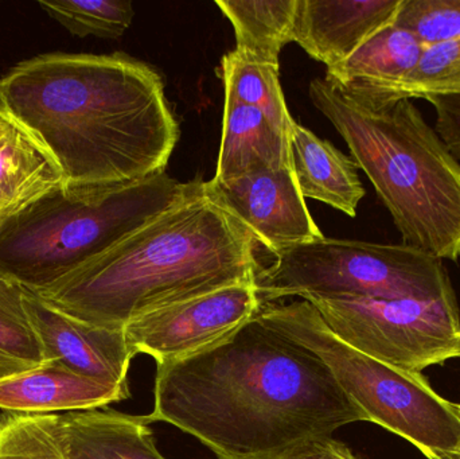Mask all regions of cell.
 <instances>
[{
    "label": "cell",
    "instance_id": "5b68a950",
    "mask_svg": "<svg viewBox=\"0 0 460 459\" xmlns=\"http://www.w3.org/2000/svg\"><path fill=\"white\" fill-rule=\"evenodd\" d=\"M164 174L120 186L58 183L0 224V277L40 293L182 199Z\"/></svg>",
    "mask_w": 460,
    "mask_h": 459
},
{
    "label": "cell",
    "instance_id": "277c9868",
    "mask_svg": "<svg viewBox=\"0 0 460 459\" xmlns=\"http://www.w3.org/2000/svg\"><path fill=\"white\" fill-rule=\"evenodd\" d=\"M311 102L343 137L411 245L440 260L460 258V163L411 100L377 110L341 93L326 78Z\"/></svg>",
    "mask_w": 460,
    "mask_h": 459
},
{
    "label": "cell",
    "instance_id": "ffe728a7",
    "mask_svg": "<svg viewBox=\"0 0 460 459\" xmlns=\"http://www.w3.org/2000/svg\"><path fill=\"white\" fill-rule=\"evenodd\" d=\"M45 363V353L27 314L23 288L0 277V380Z\"/></svg>",
    "mask_w": 460,
    "mask_h": 459
},
{
    "label": "cell",
    "instance_id": "44dd1931",
    "mask_svg": "<svg viewBox=\"0 0 460 459\" xmlns=\"http://www.w3.org/2000/svg\"><path fill=\"white\" fill-rule=\"evenodd\" d=\"M0 459H69L61 415H0Z\"/></svg>",
    "mask_w": 460,
    "mask_h": 459
},
{
    "label": "cell",
    "instance_id": "e0dca14e",
    "mask_svg": "<svg viewBox=\"0 0 460 459\" xmlns=\"http://www.w3.org/2000/svg\"><path fill=\"white\" fill-rule=\"evenodd\" d=\"M61 420L69 459H167L145 417L104 407L65 412Z\"/></svg>",
    "mask_w": 460,
    "mask_h": 459
},
{
    "label": "cell",
    "instance_id": "2e32d148",
    "mask_svg": "<svg viewBox=\"0 0 460 459\" xmlns=\"http://www.w3.org/2000/svg\"><path fill=\"white\" fill-rule=\"evenodd\" d=\"M292 169L289 137L256 108L226 99L223 137L213 180L228 181L260 170Z\"/></svg>",
    "mask_w": 460,
    "mask_h": 459
},
{
    "label": "cell",
    "instance_id": "7c38bea8",
    "mask_svg": "<svg viewBox=\"0 0 460 459\" xmlns=\"http://www.w3.org/2000/svg\"><path fill=\"white\" fill-rule=\"evenodd\" d=\"M402 0H297L294 42L327 67L394 24Z\"/></svg>",
    "mask_w": 460,
    "mask_h": 459
},
{
    "label": "cell",
    "instance_id": "7a4b0ae2",
    "mask_svg": "<svg viewBox=\"0 0 460 459\" xmlns=\"http://www.w3.org/2000/svg\"><path fill=\"white\" fill-rule=\"evenodd\" d=\"M0 113L67 185H131L164 174L180 140L161 73L126 53L19 62L0 78Z\"/></svg>",
    "mask_w": 460,
    "mask_h": 459
},
{
    "label": "cell",
    "instance_id": "8fae6325",
    "mask_svg": "<svg viewBox=\"0 0 460 459\" xmlns=\"http://www.w3.org/2000/svg\"><path fill=\"white\" fill-rule=\"evenodd\" d=\"M23 301L45 361H54L81 376L129 391L127 376L135 356L123 329L102 328L75 320L26 288Z\"/></svg>",
    "mask_w": 460,
    "mask_h": 459
},
{
    "label": "cell",
    "instance_id": "5bb4252c",
    "mask_svg": "<svg viewBox=\"0 0 460 459\" xmlns=\"http://www.w3.org/2000/svg\"><path fill=\"white\" fill-rule=\"evenodd\" d=\"M127 398L128 390L81 376L54 361L0 380V409L11 412L84 411L104 409Z\"/></svg>",
    "mask_w": 460,
    "mask_h": 459
},
{
    "label": "cell",
    "instance_id": "d4e9b609",
    "mask_svg": "<svg viewBox=\"0 0 460 459\" xmlns=\"http://www.w3.org/2000/svg\"><path fill=\"white\" fill-rule=\"evenodd\" d=\"M426 100L437 112L435 131L460 163V93L438 94Z\"/></svg>",
    "mask_w": 460,
    "mask_h": 459
},
{
    "label": "cell",
    "instance_id": "484cf974",
    "mask_svg": "<svg viewBox=\"0 0 460 459\" xmlns=\"http://www.w3.org/2000/svg\"><path fill=\"white\" fill-rule=\"evenodd\" d=\"M284 459H359L342 442L324 437L313 439Z\"/></svg>",
    "mask_w": 460,
    "mask_h": 459
},
{
    "label": "cell",
    "instance_id": "cb8c5ba5",
    "mask_svg": "<svg viewBox=\"0 0 460 459\" xmlns=\"http://www.w3.org/2000/svg\"><path fill=\"white\" fill-rule=\"evenodd\" d=\"M394 24L424 46L460 38V0H402Z\"/></svg>",
    "mask_w": 460,
    "mask_h": 459
},
{
    "label": "cell",
    "instance_id": "9c48e42d",
    "mask_svg": "<svg viewBox=\"0 0 460 459\" xmlns=\"http://www.w3.org/2000/svg\"><path fill=\"white\" fill-rule=\"evenodd\" d=\"M254 285H237L155 310L124 326L129 349L156 364L197 355L226 340L259 313Z\"/></svg>",
    "mask_w": 460,
    "mask_h": 459
},
{
    "label": "cell",
    "instance_id": "4316f807",
    "mask_svg": "<svg viewBox=\"0 0 460 459\" xmlns=\"http://www.w3.org/2000/svg\"><path fill=\"white\" fill-rule=\"evenodd\" d=\"M458 411H459V417H460V404H458Z\"/></svg>",
    "mask_w": 460,
    "mask_h": 459
},
{
    "label": "cell",
    "instance_id": "52a82bcc",
    "mask_svg": "<svg viewBox=\"0 0 460 459\" xmlns=\"http://www.w3.org/2000/svg\"><path fill=\"white\" fill-rule=\"evenodd\" d=\"M273 256L254 279L262 305L288 296L431 299L456 294L443 260L407 244L323 237Z\"/></svg>",
    "mask_w": 460,
    "mask_h": 459
},
{
    "label": "cell",
    "instance_id": "4fadbf2b",
    "mask_svg": "<svg viewBox=\"0 0 460 459\" xmlns=\"http://www.w3.org/2000/svg\"><path fill=\"white\" fill-rule=\"evenodd\" d=\"M424 48L411 32L391 24L345 61L327 67L324 78L353 102L377 110L416 66Z\"/></svg>",
    "mask_w": 460,
    "mask_h": 459
},
{
    "label": "cell",
    "instance_id": "ba28073f",
    "mask_svg": "<svg viewBox=\"0 0 460 459\" xmlns=\"http://www.w3.org/2000/svg\"><path fill=\"white\" fill-rule=\"evenodd\" d=\"M330 331L354 349L389 366L421 374L460 357L456 294L440 298H305Z\"/></svg>",
    "mask_w": 460,
    "mask_h": 459
},
{
    "label": "cell",
    "instance_id": "ac0fdd59",
    "mask_svg": "<svg viewBox=\"0 0 460 459\" xmlns=\"http://www.w3.org/2000/svg\"><path fill=\"white\" fill-rule=\"evenodd\" d=\"M234 29L237 53L279 66V56L294 42L297 0H217Z\"/></svg>",
    "mask_w": 460,
    "mask_h": 459
},
{
    "label": "cell",
    "instance_id": "30bf717a",
    "mask_svg": "<svg viewBox=\"0 0 460 459\" xmlns=\"http://www.w3.org/2000/svg\"><path fill=\"white\" fill-rule=\"evenodd\" d=\"M207 183L220 205L272 255L324 237L300 193L294 170H260Z\"/></svg>",
    "mask_w": 460,
    "mask_h": 459
},
{
    "label": "cell",
    "instance_id": "d6986e66",
    "mask_svg": "<svg viewBox=\"0 0 460 459\" xmlns=\"http://www.w3.org/2000/svg\"><path fill=\"white\" fill-rule=\"evenodd\" d=\"M226 89V99L256 108L286 137H291L295 120L289 115L279 80V66L245 58L228 51L217 69Z\"/></svg>",
    "mask_w": 460,
    "mask_h": 459
},
{
    "label": "cell",
    "instance_id": "9a60e30c",
    "mask_svg": "<svg viewBox=\"0 0 460 459\" xmlns=\"http://www.w3.org/2000/svg\"><path fill=\"white\" fill-rule=\"evenodd\" d=\"M289 150L302 196L356 217L365 189L353 158L296 121L289 137Z\"/></svg>",
    "mask_w": 460,
    "mask_h": 459
},
{
    "label": "cell",
    "instance_id": "603a6c76",
    "mask_svg": "<svg viewBox=\"0 0 460 459\" xmlns=\"http://www.w3.org/2000/svg\"><path fill=\"white\" fill-rule=\"evenodd\" d=\"M451 93H460V38L426 46L416 66L389 93L383 107L400 100Z\"/></svg>",
    "mask_w": 460,
    "mask_h": 459
},
{
    "label": "cell",
    "instance_id": "6da1fadb",
    "mask_svg": "<svg viewBox=\"0 0 460 459\" xmlns=\"http://www.w3.org/2000/svg\"><path fill=\"white\" fill-rule=\"evenodd\" d=\"M145 419L175 426L217 459H284L367 422L315 353L256 315L197 355L156 364Z\"/></svg>",
    "mask_w": 460,
    "mask_h": 459
},
{
    "label": "cell",
    "instance_id": "8992f818",
    "mask_svg": "<svg viewBox=\"0 0 460 459\" xmlns=\"http://www.w3.org/2000/svg\"><path fill=\"white\" fill-rule=\"evenodd\" d=\"M256 317L315 353L367 422L402 437L429 459H460L458 404L435 393L423 375L354 349L330 331L305 299L264 304Z\"/></svg>",
    "mask_w": 460,
    "mask_h": 459
},
{
    "label": "cell",
    "instance_id": "7402d4cb",
    "mask_svg": "<svg viewBox=\"0 0 460 459\" xmlns=\"http://www.w3.org/2000/svg\"><path fill=\"white\" fill-rule=\"evenodd\" d=\"M54 21L75 37H97L118 40L134 21L131 0H61L38 2Z\"/></svg>",
    "mask_w": 460,
    "mask_h": 459
},
{
    "label": "cell",
    "instance_id": "3957f363",
    "mask_svg": "<svg viewBox=\"0 0 460 459\" xmlns=\"http://www.w3.org/2000/svg\"><path fill=\"white\" fill-rule=\"evenodd\" d=\"M256 247L207 181L196 178L169 209L35 294L75 320L123 329L155 310L230 286L254 285Z\"/></svg>",
    "mask_w": 460,
    "mask_h": 459
}]
</instances>
